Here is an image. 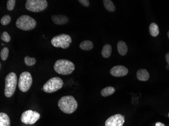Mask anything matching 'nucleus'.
<instances>
[{"label":"nucleus","instance_id":"obj_1","mask_svg":"<svg viewBox=\"0 0 169 126\" xmlns=\"http://www.w3.org/2000/svg\"><path fill=\"white\" fill-rule=\"evenodd\" d=\"M59 108L62 112L67 114H71L76 111L77 103L73 96L68 95L62 97L58 103Z\"/></svg>","mask_w":169,"mask_h":126},{"label":"nucleus","instance_id":"obj_2","mask_svg":"<svg viewBox=\"0 0 169 126\" xmlns=\"http://www.w3.org/2000/svg\"><path fill=\"white\" fill-rule=\"evenodd\" d=\"M56 72L64 75H67L73 72L75 69L74 64L66 59H59L56 62L54 65Z\"/></svg>","mask_w":169,"mask_h":126},{"label":"nucleus","instance_id":"obj_3","mask_svg":"<svg viewBox=\"0 0 169 126\" xmlns=\"http://www.w3.org/2000/svg\"><path fill=\"white\" fill-rule=\"evenodd\" d=\"M4 93L7 98H11L14 94L17 84V77L14 72L10 73L5 78Z\"/></svg>","mask_w":169,"mask_h":126},{"label":"nucleus","instance_id":"obj_4","mask_svg":"<svg viewBox=\"0 0 169 126\" xmlns=\"http://www.w3.org/2000/svg\"><path fill=\"white\" fill-rule=\"evenodd\" d=\"M36 25V21L27 15H22L16 20V27L24 31L32 30L35 28Z\"/></svg>","mask_w":169,"mask_h":126},{"label":"nucleus","instance_id":"obj_5","mask_svg":"<svg viewBox=\"0 0 169 126\" xmlns=\"http://www.w3.org/2000/svg\"><path fill=\"white\" fill-rule=\"evenodd\" d=\"M63 82L60 78H51L43 86V90L46 93H53L57 92L62 87Z\"/></svg>","mask_w":169,"mask_h":126},{"label":"nucleus","instance_id":"obj_6","mask_svg":"<svg viewBox=\"0 0 169 126\" xmlns=\"http://www.w3.org/2000/svg\"><path fill=\"white\" fill-rule=\"evenodd\" d=\"M48 2L46 0H27L25 8L33 12H40L47 8Z\"/></svg>","mask_w":169,"mask_h":126},{"label":"nucleus","instance_id":"obj_7","mask_svg":"<svg viewBox=\"0 0 169 126\" xmlns=\"http://www.w3.org/2000/svg\"><path fill=\"white\" fill-rule=\"evenodd\" d=\"M72 42L70 36L66 34H61L54 36L51 40V44L56 47H61L63 49H67Z\"/></svg>","mask_w":169,"mask_h":126},{"label":"nucleus","instance_id":"obj_8","mask_svg":"<svg viewBox=\"0 0 169 126\" xmlns=\"http://www.w3.org/2000/svg\"><path fill=\"white\" fill-rule=\"evenodd\" d=\"M33 83V78L30 73L27 71L22 72L19 76L18 82L19 90L26 92L30 89Z\"/></svg>","mask_w":169,"mask_h":126},{"label":"nucleus","instance_id":"obj_9","mask_svg":"<svg viewBox=\"0 0 169 126\" xmlns=\"http://www.w3.org/2000/svg\"><path fill=\"white\" fill-rule=\"evenodd\" d=\"M40 114L36 111L32 110H26L22 113L21 121L25 124H33L36 123L40 119Z\"/></svg>","mask_w":169,"mask_h":126},{"label":"nucleus","instance_id":"obj_10","mask_svg":"<svg viewBox=\"0 0 169 126\" xmlns=\"http://www.w3.org/2000/svg\"><path fill=\"white\" fill-rule=\"evenodd\" d=\"M125 123V117L120 114H116L108 118L105 126H123Z\"/></svg>","mask_w":169,"mask_h":126},{"label":"nucleus","instance_id":"obj_11","mask_svg":"<svg viewBox=\"0 0 169 126\" xmlns=\"http://www.w3.org/2000/svg\"><path fill=\"white\" fill-rule=\"evenodd\" d=\"M128 69L126 67L122 65H117L111 69L110 73L111 75L114 77H123L128 74Z\"/></svg>","mask_w":169,"mask_h":126},{"label":"nucleus","instance_id":"obj_12","mask_svg":"<svg viewBox=\"0 0 169 126\" xmlns=\"http://www.w3.org/2000/svg\"><path fill=\"white\" fill-rule=\"evenodd\" d=\"M51 19L53 23L57 25H64L69 21L68 18L63 15H53Z\"/></svg>","mask_w":169,"mask_h":126},{"label":"nucleus","instance_id":"obj_13","mask_svg":"<svg viewBox=\"0 0 169 126\" xmlns=\"http://www.w3.org/2000/svg\"><path fill=\"white\" fill-rule=\"evenodd\" d=\"M137 78L139 80L141 81H146L149 78V74L148 71L146 69H141L137 72Z\"/></svg>","mask_w":169,"mask_h":126},{"label":"nucleus","instance_id":"obj_14","mask_svg":"<svg viewBox=\"0 0 169 126\" xmlns=\"http://www.w3.org/2000/svg\"><path fill=\"white\" fill-rule=\"evenodd\" d=\"M118 52L121 56H125L128 52V46L124 41L120 40L117 44Z\"/></svg>","mask_w":169,"mask_h":126},{"label":"nucleus","instance_id":"obj_15","mask_svg":"<svg viewBox=\"0 0 169 126\" xmlns=\"http://www.w3.org/2000/svg\"><path fill=\"white\" fill-rule=\"evenodd\" d=\"M0 126H10V120L6 113H0Z\"/></svg>","mask_w":169,"mask_h":126},{"label":"nucleus","instance_id":"obj_16","mask_svg":"<svg viewBox=\"0 0 169 126\" xmlns=\"http://www.w3.org/2000/svg\"><path fill=\"white\" fill-rule=\"evenodd\" d=\"M112 52V47L111 44H106L103 46L101 54L104 58H108L111 56Z\"/></svg>","mask_w":169,"mask_h":126},{"label":"nucleus","instance_id":"obj_17","mask_svg":"<svg viewBox=\"0 0 169 126\" xmlns=\"http://www.w3.org/2000/svg\"><path fill=\"white\" fill-rule=\"evenodd\" d=\"M93 44L88 40H84L80 44V48L84 50H90L93 48Z\"/></svg>","mask_w":169,"mask_h":126},{"label":"nucleus","instance_id":"obj_18","mask_svg":"<svg viewBox=\"0 0 169 126\" xmlns=\"http://www.w3.org/2000/svg\"><path fill=\"white\" fill-rule=\"evenodd\" d=\"M149 32L152 36L156 37L159 34V28L158 25L155 23H152L150 24L149 28Z\"/></svg>","mask_w":169,"mask_h":126},{"label":"nucleus","instance_id":"obj_19","mask_svg":"<svg viewBox=\"0 0 169 126\" xmlns=\"http://www.w3.org/2000/svg\"><path fill=\"white\" fill-rule=\"evenodd\" d=\"M115 88L112 86L106 87L102 89L101 94L103 97L110 96L115 92Z\"/></svg>","mask_w":169,"mask_h":126},{"label":"nucleus","instance_id":"obj_20","mask_svg":"<svg viewBox=\"0 0 169 126\" xmlns=\"http://www.w3.org/2000/svg\"><path fill=\"white\" fill-rule=\"evenodd\" d=\"M103 2L104 4L105 8L108 11L111 12H113L114 11H115L116 8L112 1L111 0H103Z\"/></svg>","mask_w":169,"mask_h":126},{"label":"nucleus","instance_id":"obj_21","mask_svg":"<svg viewBox=\"0 0 169 126\" xmlns=\"http://www.w3.org/2000/svg\"><path fill=\"white\" fill-rule=\"evenodd\" d=\"M24 61L25 65L27 66H32L36 63V60L34 58H30L29 56H26L24 58Z\"/></svg>","mask_w":169,"mask_h":126},{"label":"nucleus","instance_id":"obj_22","mask_svg":"<svg viewBox=\"0 0 169 126\" xmlns=\"http://www.w3.org/2000/svg\"><path fill=\"white\" fill-rule=\"evenodd\" d=\"M9 55V49L7 47H4L0 52V56L2 61H5L7 59Z\"/></svg>","mask_w":169,"mask_h":126},{"label":"nucleus","instance_id":"obj_23","mask_svg":"<svg viewBox=\"0 0 169 126\" xmlns=\"http://www.w3.org/2000/svg\"><path fill=\"white\" fill-rule=\"evenodd\" d=\"M11 17L9 15H5L4 16H3L0 22L2 25L5 26V25H8V24L9 23L10 21H11Z\"/></svg>","mask_w":169,"mask_h":126},{"label":"nucleus","instance_id":"obj_24","mask_svg":"<svg viewBox=\"0 0 169 126\" xmlns=\"http://www.w3.org/2000/svg\"><path fill=\"white\" fill-rule=\"evenodd\" d=\"M15 0H8L7 2V9L9 11H12L14 9L15 4H16Z\"/></svg>","mask_w":169,"mask_h":126},{"label":"nucleus","instance_id":"obj_25","mask_svg":"<svg viewBox=\"0 0 169 126\" xmlns=\"http://www.w3.org/2000/svg\"><path fill=\"white\" fill-rule=\"evenodd\" d=\"M1 38L3 41L6 42V43L9 42L11 40V37L7 32H3L1 37Z\"/></svg>","mask_w":169,"mask_h":126},{"label":"nucleus","instance_id":"obj_26","mask_svg":"<svg viewBox=\"0 0 169 126\" xmlns=\"http://www.w3.org/2000/svg\"><path fill=\"white\" fill-rule=\"evenodd\" d=\"M78 2H79L80 3L82 4L83 6L86 7H88L90 5V3L88 0H79Z\"/></svg>","mask_w":169,"mask_h":126},{"label":"nucleus","instance_id":"obj_27","mask_svg":"<svg viewBox=\"0 0 169 126\" xmlns=\"http://www.w3.org/2000/svg\"><path fill=\"white\" fill-rule=\"evenodd\" d=\"M166 60L167 62V65H169V52H167L166 55Z\"/></svg>","mask_w":169,"mask_h":126},{"label":"nucleus","instance_id":"obj_28","mask_svg":"<svg viewBox=\"0 0 169 126\" xmlns=\"http://www.w3.org/2000/svg\"><path fill=\"white\" fill-rule=\"evenodd\" d=\"M155 126H165L164 124L161 123V122H157L155 123Z\"/></svg>","mask_w":169,"mask_h":126},{"label":"nucleus","instance_id":"obj_29","mask_svg":"<svg viewBox=\"0 0 169 126\" xmlns=\"http://www.w3.org/2000/svg\"><path fill=\"white\" fill-rule=\"evenodd\" d=\"M166 69L167 70H169V65H167V66H166Z\"/></svg>","mask_w":169,"mask_h":126},{"label":"nucleus","instance_id":"obj_30","mask_svg":"<svg viewBox=\"0 0 169 126\" xmlns=\"http://www.w3.org/2000/svg\"><path fill=\"white\" fill-rule=\"evenodd\" d=\"M167 36H168V38H169V31L167 32Z\"/></svg>","mask_w":169,"mask_h":126},{"label":"nucleus","instance_id":"obj_31","mask_svg":"<svg viewBox=\"0 0 169 126\" xmlns=\"http://www.w3.org/2000/svg\"><path fill=\"white\" fill-rule=\"evenodd\" d=\"M168 116H169V114H168Z\"/></svg>","mask_w":169,"mask_h":126},{"label":"nucleus","instance_id":"obj_32","mask_svg":"<svg viewBox=\"0 0 169 126\" xmlns=\"http://www.w3.org/2000/svg\"></svg>","mask_w":169,"mask_h":126}]
</instances>
